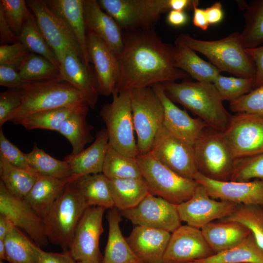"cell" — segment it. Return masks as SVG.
Returning a JSON list of instances; mask_svg holds the SVG:
<instances>
[{
    "mask_svg": "<svg viewBox=\"0 0 263 263\" xmlns=\"http://www.w3.org/2000/svg\"><path fill=\"white\" fill-rule=\"evenodd\" d=\"M123 32L124 46L118 56L120 75L114 93L189 77L174 66V46L163 42L153 28Z\"/></svg>",
    "mask_w": 263,
    "mask_h": 263,
    "instance_id": "6da1fadb",
    "label": "cell"
},
{
    "mask_svg": "<svg viewBox=\"0 0 263 263\" xmlns=\"http://www.w3.org/2000/svg\"><path fill=\"white\" fill-rule=\"evenodd\" d=\"M168 96L197 115L208 127L224 132L232 116L213 83L186 80L161 83Z\"/></svg>",
    "mask_w": 263,
    "mask_h": 263,
    "instance_id": "7a4b0ae2",
    "label": "cell"
},
{
    "mask_svg": "<svg viewBox=\"0 0 263 263\" xmlns=\"http://www.w3.org/2000/svg\"><path fill=\"white\" fill-rule=\"evenodd\" d=\"M22 105L11 120L16 124L40 111L69 108L88 113L90 108L83 94L59 78L29 82L22 89Z\"/></svg>",
    "mask_w": 263,
    "mask_h": 263,
    "instance_id": "3957f363",
    "label": "cell"
},
{
    "mask_svg": "<svg viewBox=\"0 0 263 263\" xmlns=\"http://www.w3.org/2000/svg\"><path fill=\"white\" fill-rule=\"evenodd\" d=\"M176 40L203 54L221 72L225 71L237 77H255V63L243 46L239 32H233L216 40H199L182 33Z\"/></svg>",
    "mask_w": 263,
    "mask_h": 263,
    "instance_id": "277c9868",
    "label": "cell"
},
{
    "mask_svg": "<svg viewBox=\"0 0 263 263\" xmlns=\"http://www.w3.org/2000/svg\"><path fill=\"white\" fill-rule=\"evenodd\" d=\"M88 207L73 181L69 183L43 219L49 242L63 251L69 250L77 225Z\"/></svg>",
    "mask_w": 263,
    "mask_h": 263,
    "instance_id": "5b68a950",
    "label": "cell"
},
{
    "mask_svg": "<svg viewBox=\"0 0 263 263\" xmlns=\"http://www.w3.org/2000/svg\"><path fill=\"white\" fill-rule=\"evenodd\" d=\"M150 193L178 205L192 196L198 184L183 177L158 160L150 151L137 156Z\"/></svg>",
    "mask_w": 263,
    "mask_h": 263,
    "instance_id": "8992f818",
    "label": "cell"
},
{
    "mask_svg": "<svg viewBox=\"0 0 263 263\" xmlns=\"http://www.w3.org/2000/svg\"><path fill=\"white\" fill-rule=\"evenodd\" d=\"M193 148L199 172L213 180L230 181L236 158L223 132L207 127Z\"/></svg>",
    "mask_w": 263,
    "mask_h": 263,
    "instance_id": "52a82bcc",
    "label": "cell"
},
{
    "mask_svg": "<svg viewBox=\"0 0 263 263\" xmlns=\"http://www.w3.org/2000/svg\"><path fill=\"white\" fill-rule=\"evenodd\" d=\"M112 95V101L104 105L99 112L106 126L109 145L125 155L136 158L139 153L134 136L131 91Z\"/></svg>",
    "mask_w": 263,
    "mask_h": 263,
    "instance_id": "ba28073f",
    "label": "cell"
},
{
    "mask_svg": "<svg viewBox=\"0 0 263 263\" xmlns=\"http://www.w3.org/2000/svg\"><path fill=\"white\" fill-rule=\"evenodd\" d=\"M131 101L139 154L151 150L155 137L163 126L164 108L151 87L131 91Z\"/></svg>",
    "mask_w": 263,
    "mask_h": 263,
    "instance_id": "9c48e42d",
    "label": "cell"
},
{
    "mask_svg": "<svg viewBox=\"0 0 263 263\" xmlns=\"http://www.w3.org/2000/svg\"><path fill=\"white\" fill-rule=\"evenodd\" d=\"M97 2L123 31L153 28L161 16L170 11L168 0H98Z\"/></svg>",
    "mask_w": 263,
    "mask_h": 263,
    "instance_id": "30bf717a",
    "label": "cell"
},
{
    "mask_svg": "<svg viewBox=\"0 0 263 263\" xmlns=\"http://www.w3.org/2000/svg\"><path fill=\"white\" fill-rule=\"evenodd\" d=\"M26 2L41 33L60 63L65 52L71 50L84 64L83 53L75 36L66 22L48 7L45 0H28Z\"/></svg>",
    "mask_w": 263,
    "mask_h": 263,
    "instance_id": "8fae6325",
    "label": "cell"
},
{
    "mask_svg": "<svg viewBox=\"0 0 263 263\" xmlns=\"http://www.w3.org/2000/svg\"><path fill=\"white\" fill-rule=\"evenodd\" d=\"M223 132L236 159L263 152V115L236 113Z\"/></svg>",
    "mask_w": 263,
    "mask_h": 263,
    "instance_id": "7c38bea8",
    "label": "cell"
},
{
    "mask_svg": "<svg viewBox=\"0 0 263 263\" xmlns=\"http://www.w3.org/2000/svg\"><path fill=\"white\" fill-rule=\"evenodd\" d=\"M239 206L229 201L214 199L198 184L190 198L177 205V207L181 221L201 229L216 220L229 216Z\"/></svg>",
    "mask_w": 263,
    "mask_h": 263,
    "instance_id": "4fadbf2b",
    "label": "cell"
},
{
    "mask_svg": "<svg viewBox=\"0 0 263 263\" xmlns=\"http://www.w3.org/2000/svg\"><path fill=\"white\" fill-rule=\"evenodd\" d=\"M177 206L149 193L136 206L121 211V214L135 225L162 229L171 233L181 225Z\"/></svg>",
    "mask_w": 263,
    "mask_h": 263,
    "instance_id": "5bb4252c",
    "label": "cell"
},
{
    "mask_svg": "<svg viewBox=\"0 0 263 263\" xmlns=\"http://www.w3.org/2000/svg\"><path fill=\"white\" fill-rule=\"evenodd\" d=\"M106 209L102 207L90 206L81 216L69 249L76 261L90 260L102 263L99 240L103 231L102 220Z\"/></svg>",
    "mask_w": 263,
    "mask_h": 263,
    "instance_id": "9a60e30c",
    "label": "cell"
},
{
    "mask_svg": "<svg viewBox=\"0 0 263 263\" xmlns=\"http://www.w3.org/2000/svg\"><path fill=\"white\" fill-rule=\"evenodd\" d=\"M150 151L158 160L175 173L194 180L198 170L193 147L174 136L163 126L155 137Z\"/></svg>",
    "mask_w": 263,
    "mask_h": 263,
    "instance_id": "2e32d148",
    "label": "cell"
},
{
    "mask_svg": "<svg viewBox=\"0 0 263 263\" xmlns=\"http://www.w3.org/2000/svg\"><path fill=\"white\" fill-rule=\"evenodd\" d=\"M0 214L8 217L15 226L26 232L39 247L49 242L43 219L23 199L11 194L0 182Z\"/></svg>",
    "mask_w": 263,
    "mask_h": 263,
    "instance_id": "e0dca14e",
    "label": "cell"
},
{
    "mask_svg": "<svg viewBox=\"0 0 263 263\" xmlns=\"http://www.w3.org/2000/svg\"><path fill=\"white\" fill-rule=\"evenodd\" d=\"M193 179L202 186L212 198L229 201L238 205L263 207V181H219L210 179L198 171Z\"/></svg>",
    "mask_w": 263,
    "mask_h": 263,
    "instance_id": "ac0fdd59",
    "label": "cell"
},
{
    "mask_svg": "<svg viewBox=\"0 0 263 263\" xmlns=\"http://www.w3.org/2000/svg\"><path fill=\"white\" fill-rule=\"evenodd\" d=\"M214 253L201 229L181 225L171 233L163 263H189Z\"/></svg>",
    "mask_w": 263,
    "mask_h": 263,
    "instance_id": "d6986e66",
    "label": "cell"
},
{
    "mask_svg": "<svg viewBox=\"0 0 263 263\" xmlns=\"http://www.w3.org/2000/svg\"><path fill=\"white\" fill-rule=\"evenodd\" d=\"M86 42L99 94L106 96L113 95L120 75L118 57L93 33H87Z\"/></svg>",
    "mask_w": 263,
    "mask_h": 263,
    "instance_id": "ffe728a7",
    "label": "cell"
},
{
    "mask_svg": "<svg viewBox=\"0 0 263 263\" xmlns=\"http://www.w3.org/2000/svg\"><path fill=\"white\" fill-rule=\"evenodd\" d=\"M164 108L163 126L172 135L193 146L207 125L200 118H193L178 107L165 93L161 83L151 86Z\"/></svg>",
    "mask_w": 263,
    "mask_h": 263,
    "instance_id": "44dd1931",
    "label": "cell"
},
{
    "mask_svg": "<svg viewBox=\"0 0 263 263\" xmlns=\"http://www.w3.org/2000/svg\"><path fill=\"white\" fill-rule=\"evenodd\" d=\"M83 9L86 34L96 35L118 57L124 46L122 29L97 0H83Z\"/></svg>",
    "mask_w": 263,
    "mask_h": 263,
    "instance_id": "7402d4cb",
    "label": "cell"
},
{
    "mask_svg": "<svg viewBox=\"0 0 263 263\" xmlns=\"http://www.w3.org/2000/svg\"><path fill=\"white\" fill-rule=\"evenodd\" d=\"M59 78L78 90L90 109H94L100 94L93 69L89 68L76 53L67 50L60 61Z\"/></svg>",
    "mask_w": 263,
    "mask_h": 263,
    "instance_id": "603a6c76",
    "label": "cell"
},
{
    "mask_svg": "<svg viewBox=\"0 0 263 263\" xmlns=\"http://www.w3.org/2000/svg\"><path fill=\"white\" fill-rule=\"evenodd\" d=\"M171 233L160 229L136 225L126 240L144 263H163Z\"/></svg>",
    "mask_w": 263,
    "mask_h": 263,
    "instance_id": "cb8c5ba5",
    "label": "cell"
},
{
    "mask_svg": "<svg viewBox=\"0 0 263 263\" xmlns=\"http://www.w3.org/2000/svg\"><path fill=\"white\" fill-rule=\"evenodd\" d=\"M109 146L106 129L98 131L93 143L76 155H66L64 160L68 164L72 176H83L102 172L105 156Z\"/></svg>",
    "mask_w": 263,
    "mask_h": 263,
    "instance_id": "d4e9b609",
    "label": "cell"
},
{
    "mask_svg": "<svg viewBox=\"0 0 263 263\" xmlns=\"http://www.w3.org/2000/svg\"><path fill=\"white\" fill-rule=\"evenodd\" d=\"M79 178L72 176L59 179L38 174L35 184L24 200L43 219L66 186Z\"/></svg>",
    "mask_w": 263,
    "mask_h": 263,
    "instance_id": "484cf974",
    "label": "cell"
},
{
    "mask_svg": "<svg viewBox=\"0 0 263 263\" xmlns=\"http://www.w3.org/2000/svg\"><path fill=\"white\" fill-rule=\"evenodd\" d=\"M201 229L214 253L237 245L251 234L250 230L242 224L224 220L219 222H212Z\"/></svg>",
    "mask_w": 263,
    "mask_h": 263,
    "instance_id": "4316f807",
    "label": "cell"
},
{
    "mask_svg": "<svg viewBox=\"0 0 263 263\" xmlns=\"http://www.w3.org/2000/svg\"><path fill=\"white\" fill-rule=\"evenodd\" d=\"M48 7L68 25L81 47L84 64L91 69L87 51L83 0H45Z\"/></svg>",
    "mask_w": 263,
    "mask_h": 263,
    "instance_id": "83f0119b",
    "label": "cell"
},
{
    "mask_svg": "<svg viewBox=\"0 0 263 263\" xmlns=\"http://www.w3.org/2000/svg\"><path fill=\"white\" fill-rule=\"evenodd\" d=\"M109 233L102 263H144L134 254L122 235L121 216L115 208L110 209L107 214Z\"/></svg>",
    "mask_w": 263,
    "mask_h": 263,
    "instance_id": "f1b7e54d",
    "label": "cell"
},
{
    "mask_svg": "<svg viewBox=\"0 0 263 263\" xmlns=\"http://www.w3.org/2000/svg\"><path fill=\"white\" fill-rule=\"evenodd\" d=\"M174 66L197 81L213 83L221 71L200 57L195 51L176 40L174 46Z\"/></svg>",
    "mask_w": 263,
    "mask_h": 263,
    "instance_id": "f546056e",
    "label": "cell"
},
{
    "mask_svg": "<svg viewBox=\"0 0 263 263\" xmlns=\"http://www.w3.org/2000/svg\"><path fill=\"white\" fill-rule=\"evenodd\" d=\"M73 184L89 207H114L109 179L102 173L81 176Z\"/></svg>",
    "mask_w": 263,
    "mask_h": 263,
    "instance_id": "4dcf8cb0",
    "label": "cell"
},
{
    "mask_svg": "<svg viewBox=\"0 0 263 263\" xmlns=\"http://www.w3.org/2000/svg\"><path fill=\"white\" fill-rule=\"evenodd\" d=\"M109 183L114 207L120 211L136 206L150 193L143 177L109 179Z\"/></svg>",
    "mask_w": 263,
    "mask_h": 263,
    "instance_id": "1f68e13d",
    "label": "cell"
},
{
    "mask_svg": "<svg viewBox=\"0 0 263 263\" xmlns=\"http://www.w3.org/2000/svg\"><path fill=\"white\" fill-rule=\"evenodd\" d=\"M192 263H263V249L250 234L241 243Z\"/></svg>",
    "mask_w": 263,
    "mask_h": 263,
    "instance_id": "d6a6232c",
    "label": "cell"
},
{
    "mask_svg": "<svg viewBox=\"0 0 263 263\" xmlns=\"http://www.w3.org/2000/svg\"><path fill=\"white\" fill-rule=\"evenodd\" d=\"M3 240L9 263H39L43 250L18 227Z\"/></svg>",
    "mask_w": 263,
    "mask_h": 263,
    "instance_id": "836d02e7",
    "label": "cell"
},
{
    "mask_svg": "<svg viewBox=\"0 0 263 263\" xmlns=\"http://www.w3.org/2000/svg\"><path fill=\"white\" fill-rule=\"evenodd\" d=\"M38 174L26 170L7 162L0 156V181L11 194L24 199L35 184Z\"/></svg>",
    "mask_w": 263,
    "mask_h": 263,
    "instance_id": "e575fe53",
    "label": "cell"
},
{
    "mask_svg": "<svg viewBox=\"0 0 263 263\" xmlns=\"http://www.w3.org/2000/svg\"><path fill=\"white\" fill-rule=\"evenodd\" d=\"M87 113L74 112L62 123L58 132L70 143L71 154L76 155L83 151L85 146L93 140L91 134L93 127L86 120Z\"/></svg>",
    "mask_w": 263,
    "mask_h": 263,
    "instance_id": "d590c367",
    "label": "cell"
},
{
    "mask_svg": "<svg viewBox=\"0 0 263 263\" xmlns=\"http://www.w3.org/2000/svg\"><path fill=\"white\" fill-rule=\"evenodd\" d=\"M244 9L245 25L240 33L241 42L245 49L259 47L263 43V0H253Z\"/></svg>",
    "mask_w": 263,
    "mask_h": 263,
    "instance_id": "8d00e7d4",
    "label": "cell"
},
{
    "mask_svg": "<svg viewBox=\"0 0 263 263\" xmlns=\"http://www.w3.org/2000/svg\"><path fill=\"white\" fill-rule=\"evenodd\" d=\"M102 173L109 179L142 177L137 158L125 155L110 145Z\"/></svg>",
    "mask_w": 263,
    "mask_h": 263,
    "instance_id": "74e56055",
    "label": "cell"
},
{
    "mask_svg": "<svg viewBox=\"0 0 263 263\" xmlns=\"http://www.w3.org/2000/svg\"><path fill=\"white\" fill-rule=\"evenodd\" d=\"M19 41L32 53L40 55L60 68V62L41 33L33 14L26 19L18 36Z\"/></svg>",
    "mask_w": 263,
    "mask_h": 263,
    "instance_id": "f35d334b",
    "label": "cell"
},
{
    "mask_svg": "<svg viewBox=\"0 0 263 263\" xmlns=\"http://www.w3.org/2000/svg\"><path fill=\"white\" fill-rule=\"evenodd\" d=\"M26 156L31 169L36 173L59 179L72 176L66 161L52 157L39 148L36 143H34L32 150L26 153Z\"/></svg>",
    "mask_w": 263,
    "mask_h": 263,
    "instance_id": "ab89813d",
    "label": "cell"
},
{
    "mask_svg": "<svg viewBox=\"0 0 263 263\" xmlns=\"http://www.w3.org/2000/svg\"><path fill=\"white\" fill-rule=\"evenodd\" d=\"M88 112L69 108H61L33 113L19 121L17 124L28 130L43 129L58 132L65 119L74 112Z\"/></svg>",
    "mask_w": 263,
    "mask_h": 263,
    "instance_id": "60d3db41",
    "label": "cell"
},
{
    "mask_svg": "<svg viewBox=\"0 0 263 263\" xmlns=\"http://www.w3.org/2000/svg\"><path fill=\"white\" fill-rule=\"evenodd\" d=\"M18 72L27 82L47 80L59 78V68L44 57L31 53Z\"/></svg>",
    "mask_w": 263,
    "mask_h": 263,
    "instance_id": "b9f144b4",
    "label": "cell"
},
{
    "mask_svg": "<svg viewBox=\"0 0 263 263\" xmlns=\"http://www.w3.org/2000/svg\"><path fill=\"white\" fill-rule=\"evenodd\" d=\"M222 220L235 221L246 226L263 249V207L240 205L231 215Z\"/></svg>",
    "mask_w": 263,
    "mask_h": 263,
    "instance_id": "7bdbcfd3",
    "label": "cell"
},
{
    "mask_svg": "<svg viewBox=\"0 0 263 263\" xmlns=\"http://www.w3.org/2000/svg\"><path fill=\"white\" fill-rule=\"evenodd\" d=\"M213 84L223 101L233 102L254 89V78L225 76L220 74Z\"/></svg>",
    "mask_w": 263,
    "mask_h": 263,
    "instance_id": "ee69618b",
    "label": "cell"
},
{
    "mask_svg": "<svg viewBox=\"0 0 263 263\" xmlns=\"http://www.w3.org/2000/svg\"><path fill=\"white\" fill-rule=\"evenodd\" d=\"M252 179L263 181V152L236 159L230 181L248 182Z\"/></svg>",
    "mask_w": 263,
    "mask_h": 263,
    "instance_id": "f6af8a7d",
    "label": "cell"
},
{
    "mask_svg": "<svg viewBox=\"0 0 263 263\" xmlns=\"http://www.w3.org/2000/svg\"><path fill=\"white\" fill-rule=\"evenodd\" d=\"M0 11L4 19L18 37L31 12L24 0H0Z\"/></svg>",
    "mask_w": 263,
    "mask_h": 263,
    "instance_id": "bcb514c9",
    "label": "cell"
},
{
    "mask_svg": "<svg viewBox=\"0 0 263 263\" xmlns=\"http://www.w3.org/2000/svg\"><path fill=\"white\" fill-rule=\"evenodd\" d=\"M229 107L236 113H246L263 116V84L230 102Z\"/></svg>",
    "mask_w": 263,
    "mask_h": 263,
    "instance_id": "7dc6e473",
    "label": "cell"
},
{
    "mask_svg": "<svg viewBox=\"0 0 263 263\" xmlns=\"http://www.w3.org/2000/svg\"><path fill=\"white\" fill-rule=\"evenodd\" d=\"M22 102V89H8L0 93V127L11 121Z\"/></svg>",
    "mask_w": 263,
    "mask_h": 263,
    "instance_id": "c3c4849f",
    "label": "cell"
},
{
    "mask_svg": "<svg viewBox=\"0 0 263 263\" xmlns=\"http://www.w3.org/2000/svg\"><path fill=\"white\" fill-rule=\"evenodd\" d=\"M31 53L21 42L0 46V65L12 68L17 71Z\"/></svg>",
    "mask_w": 263,
    "mask_h": 263,
    "instance_id": "681fc988",
    "label": "cell"
},
{
    "mask_svg": "<svg viewBox=\"0 0 263 263\" xmlns=\"http://www.w3.org/2000/svg\"><path fill=\"white\" fill-rule=\"evenodd\" d=\"M0 156L12 166L34 172L29 165L26 153L22 152L7 138L2 127H0Z\"/></svg>",
    "mask_w": 263,
    "mask_h": 263,
    "instance_id": "f907efd6",
    "label": "cell"
},
{
    "mask_svg": "<svg viewBox=\"0 0 263 263\" xmlns=\"http://www.w3.org/2000/svg\"><path fill=\"white\" fill-rule=\"evenodd\" d=\"M24 80L16 70L0 65V85L8 89H22L29 83Z\"/></svg>",
    "mask_w": 263,
    "mask_h": 263,
    "instance_id": "816d5d0a",
    "label": "cell"
},
{
    "mask_svg": "<svg viewBox=\"0 0 263 263\" xmlns=\"http://www.w3.org/2000/svg\"><path fill=\"white\" fill-rule=\"evenodd\" d=\"M245 49L253 59L256 67L254 78L255 89L263 84V45L254 48Z\"/></svg>",
    "mask_w": 263,
    "mask_h": 263,
    "instance_id": "f5cc1de1",
    "label": "cell"
},
{
    "mask_svg": "<svg viewBox=\"0 0 263 263\" xmlns=\"http://www.w3.org/2000/svg\"><path fill=\"white\" fill-rule=\"evenodd\" d=\"M39 263H77L69 250L61 253L42 251Z\"/></svg>",
    "mask_w": 263,
    "mask_h": 263,
    "instance_id": "db71d44e",
    "label": "cell"
},
{
    "mask_svg": "<svg viewBox=\"0 0 263 263\" xmlns=\"http://www.w3.org/2000/svg\"><path fill=\"white\" fill-rule=\"evenodd\" d=\"M19 41L18 37L7 24L0 11V45L11 44Z\"/></svg>",
    "mask_w": 263,
    "mask_h": 263,
    "instance_id": "11a10c76",
    "label": "cell"
},
{
    "mask_svg": "<svg viewBox=\"0 0 263 263\" xmlns=\"http://www.w3.org/2000/svg\"><path fill=\"white\" fill-rule=\"evenodd\" d=\"M206 14L209 25H213L221 22L224 17L222 3L216 2L205 9Z\"/></svg>",
    "mask_w": 263,
    "mask_h": 263,
    "instance_id": "9f6ffc18",
    "label": "cell"
},
{
    "mask_svg": "<svg viewBox=\"0 0 263 263\" xmlns=\"http://www.w3.org/2000/svg\"><path fill=\"white\" fill-rule=\"evenodd\" d=\"M188 16L185 11L170 10L167 17L168 24L174 27L185 25L188 22Z\"/></svg>",
    "mask_w": 263,
    "mask_h": 263,
    "instance_id": "6f0895ef",
    "label": "cell"
},
{
    "mask_svg": "<svg viewBox=\"0 0 263 263\" xmlns=\"http://www.w3.org/2000/svg\"><path fill=\"white\" fill-rule=\"evenodd\" d=\"M198 0H168V5L170 10L185 11L193 10L194 7L198 6Z\"/></svg>",
    "mask_w": 263,
    "mask_h": 263,
    "instance_id": "680465c9",
    "label": "cell"
},
{
    "mask_svg": "<svg viewBox=\"0 0 263 263\" xmlns=\"http://www.w3.org/2000/svg\"><path fill=\"white\" fill-rule=\"evenodd\" d=\"M192 22L194 26L206 31L207 29L209 24L207 18L205 9L200 8L196 5L193 8Z\"/></svg>",
    "mask_w": 263,
    "mask_h": 263,
    "instance_id": "91938a15",
    "label": "cell"
},
{
    "mask_svg": "<svg viewBox=\"0 0 263 263\" xmlns=\"http://www.w3.org/2000/svg\"><path fill=\"white\" fill-rule=\"evenodd\" d=\"M15 227L16 226L11 220L6 216L0 214V240H4Z\"/></svg>",
    "mask_w": 263,
    "mask_h": 263,
    "instance_id": "94428289",
    "label": "cell"
},
{
    "mask_svg": "<svg viewBox=\"0 0 263 263\" xmlns=\"http://www.w3.org/2000/svg\"><path fill=\"white\" fill-rule=\"evenodd\" d=\"M0 259L1 261H7V255L3 240L0 239Z\"/></svg>",
    "mask_w": 263,
    "mask_h": 263,
    "instance_id": "6125c7cd",
    "label": "cell"
},
{
    "mask_svg": "<svg viewBox=\"0 0 263 263\" xmlns=\"http://www.w3.org/2000/svg\"><path fill=\"white\" fill-rule=\"evenodd\" d=\"M77 263H98L90 261V260H82V261H77Z\"/></svg>",
    "mask_w": 263,
    "mask_h": 263,
    "instance_id": "be15d7a7",
    "label": "cell"
},
{
    "mask_svg": "<svg viewBox=\"0 0 263 263\" xmlns=\"http://www.w3.org/2000/svg\"><path fill=\"white\" fill-rule=\"evenodd\" d=\"M0 263H3V261H1V260H0Z\"/></svg>",
    "mask_w": 263,
    "mask_h": 263,
    "instance_id": "e7e4bbea",
    "label": "cell"
},
{
    "mask_svg": "<svg viewBox=\"0 0 263 263\" xmlns=\"http://www.w3.org/2000/svg\"></svg>",
    "mask_w": 263,
    "mask_h": 263,
    "instance_id": "03108f58",
    "label": "cell"
}]
</instances>
